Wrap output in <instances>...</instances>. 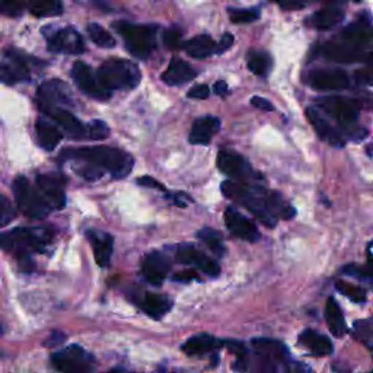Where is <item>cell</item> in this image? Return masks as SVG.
<instances>
[{
    "label": "cell",
    "instance_id": "cell-1",
    "mask_svg": "<svg viewBox=\"0 0 373 373\" xmlns=\"http://www.w3.org/2000/svg\"><path fill=\"white\" fill-rule=\"evenodd\" d=\"M221 193L230 200L248 208L261 224L274 228L278 219H290L295 216V208L289 206L282 195L265 190L264 186L225 181L221 182Z\"/></svg>",
    "mask_w": 373,
    "mask_h": 373
},
{
    "label": "cell",
    "instance_id": "cell-2",
    "mask_svg": "<svg viewBox=\"0 0 373 373\" xmlns=\"http://www.w3.org/2000/svg\"><path fill=\"white\" fill-rule=\"evenodd\" d=\"M373 43L372 21L360 16L347 25L340 35L321 47V53L328 60L340 63H353L366 60V49Z\"/></svg>",
    "mask_w": 373,
    "mask_h": 373
},
{
    "label": "cell",
    "instance_id": "cell-3",
    "mask_svg": "<svg viewBox=\"0 0 373 373\" xmlns=\"http://www.w3.org/2000/svg\"><path fill=\"white\" fill-rule=\"evenodd\" d=\"M62 159H75L88 163L99 171L110 172L114 178H125L132 172L134 159L127 152L111 146H91L66 149Z\"/></svg>",
    "mask_w": 373,
    "mask_h": 373
},
{
    "label": "cell",
    "instance_id": "cell-4",
    "mask_svg": "<svg viewBox=\"0 0 373 373\" xmlns=\"http://www.w3.org/2000/svg\"><path fill=\"white\" fill-rule=\"evenodd\" d=\"M53 239V232L44 228H15L0 235V248L12 254L22 268L32 270L31 254L43 252Z\"/></svg>",
    "mask_w": 373,
    "mask_h": 373
},
{
    "label": "cell",
    "instance_id": "cell-5",
    "mask_svg": "<svg viewBox=\"0 0 373 373\" xmlns=\"http://www.w3.org/2000/svg\"><path fill=\"white\" fill-rule=\"evenodd\" d=\"M97 75L101 85L108 92L134 89L142 79V73H140L137 64L117 57L104 62Z\"/></svg>",
    "mask_w": 373,
    "mask_h": 373
},
{
    "label": "cell",
    "instance_id": "cell-6",
    "mask_svg": "<svg viewBox=\"0 0 373 373\" xmlns=\"http://www.w3.org/2000/svg\"><path fill=\"white\" fill-rule=\"evenodd\" d=\"M318 107L331 115L338 124L344 127V130L350 137L356 140L368 136V132L363 127H357L356 121L360 112V102L346 97H322L317 101Z\"/></svg>",
    "mask_w": 373,
    "mask_h": 373
},
{
    "label": "cell",
    "instance_id": "cell-7",
    "mask_svg": "<svg viewBox=\"0 0 373 373\" xmlns=\"http://www.w3.org/2000/svg\"><path fill=\"white\" fill-rule=\"evenodd\" d=\"M114 28L121 34L125 49L132 56L146 60L156 47V25H137L130 22H115Z\"/></svg>",
    "mask_w": 373,
    "mask_h": 373
},
{
    "label": "cell",
    "instance_id": "cell-8",
    "mask_svg": "<svg viewBox=\"0 0 373 373\" xmlns=\"http://www.w3.org/2000/svg\"><path fill=\"white\" fill-rule=\"evenodd\" d=\"M14 194L16 204L21 212L31 219H44L51 212L50 206L43 198V195L31 186L29 181L19 175L14 181Z\"/></svg>",
    "mask_w": 373,
    "mask_h": 373
},
{
    "label": "cell",
    "instance_id": "cell-9",
    "mask_svg": "<svg viewBox=\"0 0 373 373\" xmlns=\"http://www.w3.org/2000/svg\"><path fill=\"white\" fill-rule=\"evenodd\" d=\"M51 363L60 373H91L95 366V359L84 347L72 344L53 353Z\"/></svg>",
    "mask_w": 373,
    "mask_h": 373
},
{
    "label": "cell",
    "instance_id": "cell-10",
    "mask_svg": "<svg viewBox=\"0 0 373 373\" xmlns=\"http://www.w3.org/2000/svg\"><path fill=\"white\" fill-rule=\"evenodd\" d=\"M47 43H49V50L53 53L77 56L85 51V43L82 35L70 27L54 29L47 35Z\"/></svg>",
    "mask_w": 373,
    "mask_h": 373
},
{
    "label": "cell",
    "instance_id": "cell-11",
    "mask_svg": "<svg viewBox=\"0 0 373 373\" xmlns=\"http://www.w3.org/2000/svg\"><path fill=\"white\" fill-rule=\"evenodd\" d=\"M37 186L51 210H60L66 206L64 178L60 173H41L37 177Z\"/></svg>",
    "mask_w": 373,
    "mask_h": 373
},
{
    "label": "cell",
    "instance_id": "cell-12",
    "mask_svg": "<svg viewBox=\"0 0 373 373\" xmlns=\"http://www.w3.org/2000/svg\"><path fill=\"white\" fill-rule=\"evenodd\" d=\"M72 76L82 92H85L91 98L98 101H107L111 97V92L105 89L98 79V75L92 72L91 66L84 62H76L72 69Z\"/></svg>",
    "mask_w": 373,
    "mask_h": 373
},
{
    "label": "cell",
    "instance_id": "cell-13",
    "mask_svg": "<svg viewBox=\"0 0 373 373\" xmlns=\"http://www.w3.org/2000/svg\"><path fill=\"white\" fill-rule=\"evenodd\" d=\"M308 84L317 91H343L348 88V76L341 69H315L308 76Z\"/></svg>",
    "mask_w": 373,
    "mask_h": 373
},
{
    "label": "cell",
    "instance_id": "cell-14",
    "mask_svg": "<svg viewBox=\"0 0 373 373\" xmlns=\"http://www.w3.org/2000/svg\"><path fill=\"white\" fill-rule=\"evenodd\" d=\"M217 168L224 173H226L228 177L237 180V182L248 181L256 177L247 159H243L241 155L235 154V152L228 150L219 152Z\"/></svg>",
    "mask_w": 373,
    "mask_h": 373
},
{
    "label": "cell",
    "instance_id": "cell-15",
    "mask_svg": "<svg viewBox=\"0 0 373 373\" xmlns=\"http://www.w3.org/2000/svg\"><path fill=\"white\" fill-rule=\"evenodd\" d=\"M177 261L186 265H195L197 268L207 274L208 277H217L220 274L219 264L207 256L204 252H202L198 248H195L193 243H181L177 247Z\"/></svg>",
    "mask_w": 373,
    "mask_h": 373
},
{
    "label": "cell",
    "instance_id": "cell-16",
    "mask_svg": "<svg viewBox=\"0 0 373 373\" xmlns=\"http://www.w3.org/2000/svg\"><path fill=\"white\" fill-rule=\"evenodd\" d=\"M225 224L233 237L247 242H256L260 239V232L251 219L243 216L237 208L228 207L225 210Z\"/></svg>",
    "mask_w": 373,
    "mask_h": 373
},
{
    "label": "cell",
    "instance_id": "cell-17",
    "mask_svg": "<svg viewBox=\"0 0 373 373\" xmlns=\"http://www.w3.org/2000/svg\"><path fill=\"white\" fill-rule=\"evenodd\" d=\"M40 110L49 115L51 120H54L58 125H60L66 134L73 139H86V125L79 121L76 117L69 112L64 108H58V107H51V105H47L43 102H38Z\"/></svg>",
    "mask_w": 373,
    "mask_h": 373
},
{
    "label": "cell",
    "instance_id": "cell-18",
    "mask_svg": "<svg viewBox=\"0 0 373 373\" xmlns=\"http://www.w3.org/2000/svg\"><path fill=\"white\" fill-rule=\"evenodd\" d=\"M31 77L29 67L16 51H8V60L0 64V82L6 85H14L18 82H25Z\"/></svg>",
    "mask_w": 373,
    "mask_h": 373
},
{
    "label": "cell",
    "instance_id": "cell-19",
    "mask_svg": "<svg viewBox=\"0 0 373 373\" xmlns=\"http://www.w3.org/2000/svg\"><path fill=\"white\" fill-rule=\"evenodd\" d=\"M251 347L252 352L273 361L274 365L282 368V370L290 361L286 346L277 340H273V338H254L251 341Z\"/></svg>",
    "mask_w": 373,
    "mask_h": 373
},
{
    "label": "cell",
    "instance_id": "cell-20",
    "mask_svg": "<svg viewBox=\"0 0 373 373\" xmlns=\"http://www.w3.org/2000/svg\"><path fill=\"white\" fill-rule=\"evenodd\" d=\"M169 272V260L159 251H152L145 255L142 264V274L146 282L155 286H160Z\"/></svg>",
    "mask_w": 373,
    "mask_h": 373
},
{
    "label": "cell",
    "instance_id": "cell-21",
    "mask_svg": "<svg viewBox=\"0 0 373 373\" xmlns=\"http://www.w3.org/2000/svg\"><path fill=\"white\" fill-rule=\"evenodd\" d=\"M70 89L64 82L58 79L47 80L38 88V98L40 102L51 105V107L62 108L60 105H70L72 104V95H70Z\"/></svg>",
    "mask_w": 373,
    "mask_h": 373
},
{
    "label": "cell",
    "instance_id": "cell-22",
    "mask_svg": "<svg viewBox=\"0 0 373 373\" xmlns=\"http://www.w3.org/2000/svg\"><path fill=\"white\" fill-rule=\"evenodd\" d=\"M86 238L92 245V251L93 255H95L97 264L102 268L108 267L114 250V238L107 232H101L95 229L86 230Z\"/></svg>",
    "mask_w": 373,
    "mask_h": 373
},
{
    "label": "cell",
    "instance_id": "cell-23",
    "mask_svg": "<svg viewBox=\"0 0 373 373\" xmlns=\"http://www.w3.org/2000/svg\"><path fill=\"white\" fill-rule=\"evenodd\" d=\"M306 117H308V121L312 124L313 130L317 132V134L322 140H325V142H328L330 145H333L335 147H343L344 146L343 136L335 130V128L331 125V123L326 120L318 110L308 108L306 110Z\"/></svg>",
    "mask_w": 373,
    "mask_h": 373
},
{
    "label": "cell",
    "instance_id": "cell-24",
    "mask_svg": "<svg viewBox=\"0 0 373 373\" xmlns=\"http://www.w3.org/2000/svg\"><path fill=\"white\" fill-rule=\"evenodd\" d=\"M220 120L213 115H206L194 121L190 132V143L191 145H208L212 142L213 136L219 132Z\"/></svg>",
    "mask_w": 373,
    "mask_h": 373
},
{
    "label": "cell",
    "instance_id": "cell-25",
    "mask_svg": "<svg viewBox=\"0 0 373 373\" xmlns=\"http://www.w3.org/2000/svg\"><path fill=\"white\" fill-rule=\"evenodd\" d=\"M197 76V70L181 58H173L165 72L162 73V80L169 86H178L186 84Z\"/></svg>",
    "mask_w": 373,
    "mask_h": 373
},
{
    "label": "cell",
    "instance_id": "cell-26",
    "mask_svg": "<svg viewBox=\"0 0 373 373\" xmlns=\"http://www.w3.org/2000/svg\"><path fill=\"white\" fill-rule=\"evenodd\" d=\"M136 303L140 309L154 320L163 318L172 308V302L168 298L156 293H149V291L137 298Z\"/></svg>",
    "mask_w": 373,
    "mask_h": 373
},
{
    "label": "cell",
    "instance_id": "cell-27",
    "mask_svg": "<svg viewBox=\"0 0 373 373\" xmlns=\"http://www.w3.org/2000/svg\"><path fill=\"white\" fill-rule=\"evenodd\" d=\"M224 344L225 343L217 340L216 337L203 333L189 338V340L182 344V352L189 356H202L216 352V350Z\"/></svg>",
    "mask_w": 373,
    "mask_h": 373
},
{
    "label": "cell",
    "instance_id": "cell-28",
    "mask_svg": "<svg viewBox=\"0 0 373 373\" xmlns=\"http://www.w3.org/2000/svg\"><path fill=\"white\" fill-rule=\"evenodd\" d=\"M35 133H37L40 146L45 150H54L58 143L62 142L60 130L50 121L43 119V117H40L37 123H35Z\"/></svg>",
    "mask_w": 373,
    "mask_h": 373
},
{
    "label": "cell",
    "instance_id": "cell-29",
    "mask_svg": "<svg viewBox=\"0 0 373 373\" xmlns=\"http://www.w3.org/2000/svg\"><path fill=\"white\" fill-rule=\"evenodd\" d=\"M299 341L302 346H305L312 354L326 356L333 353V344L330 341V338L313 330L303 331L299 335Z\"/></svg>",
    "mask_w": 373,
    "mask_h": 373
},
{
    "label": "cell",
    "instance_id": "cell-30",
    "mask_svg": "<svg viewBox=\"0 0 373 373\" xmlns=\"http://www.w3.org/2000/svg\"><path fill=\"white\" fill-rule=\"evenodd\" d=\"M216 49L217 44L213 41L212 37H208L206 34L197 35V37L189 40L184 44L185 53L193 58H198V60L216 54Z\"/></svg>",
    "mask_w": 373,
    "mask_h": 373
},
{
    "label": "cell",
    "instance_id": "cell-31",
    "mask_svg": "<svg viewBox=\"0 0 373 373\" xmlns=\"http://www.w3.org/2000/svg\"><path fill=\"white\" fill-rule=\"evenodd\" d=\"M325 320L333 335L343 337L347 333L344 315L334 298H330L325 303Z\"/></svg>",
    "mask_w": 373,
    "mask_h": 373
},
{
    "label": "cell",
    "instance_id": "cell-32",
    "mask_svg": "<svg viewBox=\"0 0 373 373\" xmlns=\"http://www.w3.org/2000/svg\"><path fill=\"white\" fill-rule=\"evenodd\" d=\"M344 18V12L338 8H326L318 10L317 14H313L311 18V23L313 28L326 31L331 29L335 25H338Z\"/></svg>",
    "mask_w": 373,
    "mask_h": 373
},
{
    "label": "cell",
    "instance_id": "cell-33",
    "mask_svg": "<svg viewBox=\"0 0 373 373\" xmlns=\"http://www.w3.org/2000/svg\"><path fill=\"white\" fill-rule=\"evenodd\" d=\"M197 237L198 239H202L217 256H224L226 254L224 237H221V233L219 230L212 228H203L202 230H198Z\"/></svg>",
    "mask_w": 373,
    "mask_h": 373
},
{
    "label": "cell",
    "instance_id": "cell-34",
    "mask_svg": "<svg viewBox=\"0 0 373 373\" xmlns=\"http://www.w3.org/2000/svg\"><path fill=\"white\" fill-rule=\"evenodd\" d=\"M272 67V57L264 51H254L248 56V69L256 76H265Z\"/></svg>",
    "mask_w": 373,
    "mask_h": 373
},
{
    "label": "cell",
    "instance_id": "cell-35",
    "mask_svg": "<svg viewBox=\"0 0 373 373\" xmlns=\"http://www.w3.org/2000/svg\"><path fill=\"white\" fill-rule=\"evenodd\" d=\"M86 29L89 38L97 45L102 47V49H112V47H115V38L107 29L102 28L99 23L92 22L89 23Z\"/></svg>",
    "mask_w": 373,
    "mask_h": 373
},
{
    "label": "cell",
    "instance_id": "cell-36",
    "mask_svg": "<svg viewBox=\"0 0 373 373\" xmlns=\"http://www.w3.org/2000/svg\"><path fill=\"white\" fill-rule=\"evenodd\" d=\"M29 12L37 18L58 16L63 14V5L60 2H34L29 5Z\"/></svg>",
    "mask_w": 373,
    "mask_h": 373
},
{
    "label": "cell",
    "instance_id": "cell-37",
    "mask_svg": "<svg viewBox=\"0 0 373 373\" xmlns=\"http://www.w3.org/2000/svg\"><path fill=\"white\" fill-rule=\"evenodd\" d=\"M354 337L373 353V320L357 321L354 324Z\"/></svg>",
    "mask_w": 373,
    "mask_h": 373
},
{
    "label": "cell",
    "instance_id": "cell-38",
    "mask_svg": "<svg viewBox=\"0 0 373 373\" xmlns=\"http://www.w3.org/2000/svg\"><path fill=\"white\" fill-rule=\"evenodd\" d=\"M335 287H337L338 291H340L341 295H344L350 300H353L356 303L366 302V291H365V289H361L359 286H354L352 283L343 282V280H338V282L335 283Z\"/></svg>",
    "mask_w": 373,
    "mask_h": 373
},
{
    "label": "cell",
    "instance_id": "cell-39",
    "mask_svg": "<svg viewBox=\"0 0 373 373\" xmlns=\"http://www.w3.org/2000/svg\"><path fill=\"white\" fill-rule=\"evenodd\" d=\"M344 274L356 277L359 280H365V282H373V265H359V264H350L346 265L343 270Z\"/></svg>",
    "mask_w": 373,
    "mask_h": 373
},
{
    "label": "cell",
    "instance_id": "cell-40",
    "mask_svg": "<svg viewBox=\"0 0 373 373\" xmlns=\"http://www.w3.org/2000/svg\"><path fill=\"white\" fill-rule=\"evenodd\" d=\"M229 18L233 23H250L260 18L258 9H229Z\"/></svg>",
    "mask_w": 373,
    "mask_h": 373
},
{
    "label": "cell",
    "instance_id": "cell-41",
    "mask_svg": "<svg viewBox=\"0 0 373 373\" xmlns=\"http://www.w3.org/2000/svg\"><path fill=\"white\" fill-rule=\"evenodd\" d=\"M110 136V127L101 120H93L86 124V139L104 140Z\"/></svg>",
    "mask_w": 373,
    "mask_h": 373
},
{
    "label": "cell",
    "instance_id": "cell-42",
    "mask_svg": "<svg viewBox=\"0 0 373 373\" xmlns=\"http://www.w3.org/2000/svg\"><path fill=\"white\" fill-rule=\"evenodd\" d=\"M163 44L169 50L184 49L185 43L182 41V31L178 27H171L167 29L165 34H163Z\"/></svg>",
    "mask_w": 373,
    "mask_h": 373
},
{
    "label": "cell",
    "instance_id": "cell-43",
    "mask_svg": "<svg viewBox=\"0 0 373 373\" xmlns=\"http://www.w3.org/2000/svg\"><path fill=\"white\" fill-rule=\"evenodd\" d=\"M16 217V208L3 194H0V226L9 225Z\"/></svg>",
    "mask_w": 373,
    "mask_h": 373
},
{
    "label": "cell",
    "instance_id": "cell-44",
    "mask_svg": "<svg viewBox=\"0 0 373 373\" xmlns=\"http://www.w3.org/2000/svg\"><path fill=\"white\" fill-rule=\"evenodd\" d=\"M354 82L359 86H370L373 85V67H363L354 72Z\"/></svg>",
    "mask_w": 373,
    "mask_h": 373
},
{
    "label": "cell",
    "instance_id": "cell-45",
    "mask_svg": "<svg viewBox=\"0 0 373 373\" xmlns=\"http://www.w3.org/2000/svg\"><path fill=\"white\" fill-rule=\"evenodd\" d=\"M25 3L22 2H0V14L6 16H19L22 15Z\"/></svg>",
    "mask_w": 373,
    "mask_h": 373
},
{
    "label": "cell",
    "instance_id": "cell-46",
    "mask_svg": "<svg viewBox=\"0 0 373 373\" xmlns=\"http://www.w3.org/2000/svg\"><path fill=\"white\" fill-rule=\"evenodd\" d=\"M136 182L142 186H146V189H154V190H159V191H167L165 185L162 182H159L158 180L149 177V175H143V177H140L136 180Z\"/></svg>",
    "mask_w": 373,
    "mask_h": 373
},
{
    "label": "cell",
    "instance_id": "cell-47",
    "mask_svg": "<svg viewBox=\"0 0 373 373\" xmlns=\"http://www.w3.org/2000/svg\"><path fill=\"white\" fill-rule=\"evenodd\" d=\"M282 373H313L312 369L300 361H289V363L283 368Z\"/></svg>",
    "mask_w": 373,
    "mask_h": 373
},
{
    "label": "cell",
    "instance_id": "cell-48",
    "mask_svg": "<svg viewBox=\"0 0 373 373\" xmlns=\"http://www.w3.org/2000/svg\"><path fill=\"white\" fill-rule=\"evenodd\" d=\"M233 41H235V38H233V35L230 32H226L221 35L220 41L217 43V49H216V54H224L226 53L230 47L233 45Z\"/></svg>",
    "mask_w": 373,
    "mask_h": 373
},
{
    "label": "cell",
    "instance_id": "cell-49",
    "mask_svg": "<svg viewBox=\"0 0 373 373\" xmlns=\"http://www.w3.org/2000/svg\"><path fill=\"white\" fill-rule=\"evenodd\" d=\"M189 98H193V99H206L208 98L210 95V89L207 85H195L194 88H191L189 91Z\"/></svg>",
    "mask_w": 373,
    "mask_h": 373
},
{
    "label": "cell",
    "instance_id": "cell-50",
    "mask_svg": "<svg viewBox=\"0 0 373 373\" xmlns=\"http://www.w3.org/2000/svg\"><path fill=\"white\" fill-rule=\"evenodd\" d=\"M66 334L64 333H62V331H53L51 334H50V337L49 338H47V340H45V346L47 347H56V346H58V344H62V343H64L66 341Z\"/></svg>",
    "mask_w": 373,
    "mask_h": 373
},
{
    "label": "cell",
    "instance_id": "cell-51",
    "mask_svg": "<svg viewBox=\"0 0 373 373\" xmlns=\"http://www.w3.org/2000/svg\"><path fill=\"white\" fill-rule=\"evenodd\" d=\"M251 104L254 105L255 108H258V110H263V111H273L274 107H273V104L265 99V98H261V97H254L251 98Z\"/></svg>",
    "mask_w": 373,
    "mask_h": 373
},
{
    "label": "cell",
    "instance_id": "cell-52",
    "mask_svg": "<svg viewBox=\"0 0 373 373\" xmlns=\"http://www.w3.org/2000/svg\"><path fill=\"white\" fill-rule=\"evenodd\" d=\"M193 278L197 280L198 276H197L194 272H191V270L177 273V274H173V277H172L173 282H181V283H189V282H191Z\"/></svg>",
    "mask_w": 373,
    "mask_h": 373
},
{
    "label": "cell",
    "instance_id": "cell-53",
    "mask_svg": "<svg viewBox=\"0 0 373 373\" xmlns=\"http://www.w3.org/2000/svg\"><path fill=\"white\" fill-rule=\"evenodd\" d=\"M172 202L175 203V206H178V207H186V206H189V203L191 202V198L186 194L178 193V194L172 195Z\"/></svg>",
    "mask_w": 373,
    "mask_h": 373
},
{
    "label": "cell",
    "instance_id": "cell-54",
    "mask_svg": "<svg viewBox=\"0 0 373 373\" xmlns=\"http://www.w3.org/2000/svg\"><path fill=\"white\" fill-rule=\"evenodd\" d=\"M213 91H215L216 95H219V97H225L226 93L229 92V86H228L226 82L219 80V82H216V84H215Z\"/></svg>",
    "mask_w": 373,
    "mask_h": 373
},
{
    "label": "cell",
    "instance_id": "cell-55",
    "mask_svg": "<svg viewBox=\"0 0 373 373\" xmlns=\"http://www.w3.org/2000/svg\"><path fill=\"white\" fill-rule=\"evenodd\" d=\"M278 6L285 9V10H298V9H303L306 6V3L302 2H280Z\"/></svg>",
    "mask_w": 373,
    "mask_h": 373
},
{
    "label": "cell",
    "instance_id": "cell-56",
    "mask_svg": "<svg viewBox=\"0 0 373 373\" xmlns=\"http://www.w3.org/2000/svg\"><path fill=\"white\" fill-rule=\"evenodd\" d=\"M366 64L369 66V67H373V50L372 51H369L368 53V57H366Z\"/></svg>",
    "mask_w": 373,
    "mask_h": 373
},
{
    "label": "cell",
    "instance_id": "cell-57",
    "mask_svg": "<svg viewBox=\"0 0 373 373\" xmlns=\"http://www.w3.org/2000/svg\"><path fill=\"white\" fill-rule=\"evenodd\" d=\"M105 373H124V370H121V369H112V370H108V372H105Z\"/></svg>",
    "mask_w": 373,
    "mask_h": 373
}]
</instances>
